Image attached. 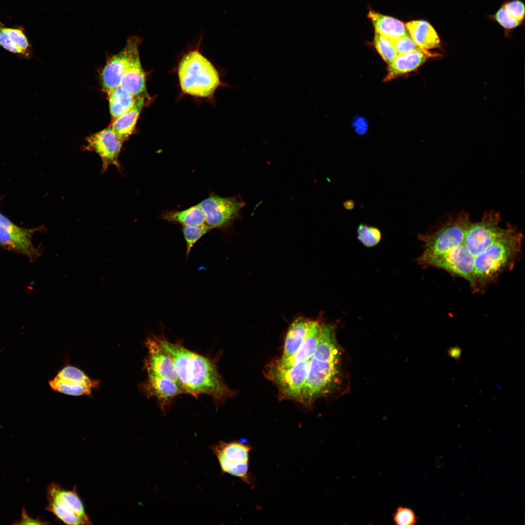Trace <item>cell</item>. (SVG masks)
Here are the masks:
<instances>
[{"mask_svg":"<svg viewBox=\"0 0 525 525\" xmlns=\"http://www.w3.org/2000/svg\"><path fill=\"white\" fill-rule=\"evenodd\" d=\"M120 87L137 98L147 95L145 74L140 61L139 52L129 63L122 77Z\"/></svg>","mask_w":525,"mask_h":525,"instance_id":"18","label":"cell"},{"mask_svg":"<svg viewBox=\"0 0 525 525\" xmlns=\"http://www.w3.org/2000/svg\"><path fill=\"white\" fill-rule=\"evenodd\" d=\"M471 222L469 214L461 211L455 217L449 218L436 229L419 233L418 238L423 243V251L416 259L417 263L421 266L426 261L460 245Z\"/></svg>","mask_w":525,"mask_h":525,"instance_id":"5","label":"cell"},{"mask_svg":"<svg viewBox=\"0 0 525 525\" xmlns=\"http://www.w3.org/2000/svg\"><path fill=\"white\" fill-rule=\"evenodd\" d=\"M391 41L398 54L422 49L414 42L409 34Z\"/></svg>","mask_w":525,"mask_h":525,"instance_id":"31","label":"cell"},{"mask_svg":"<svg viewBox=\"0 0 525 525\" xmlns=\"http://www.w3.org/2000/svg\"><path fill=\"white\" fill-rule=\"evenodd\" d=\"M507 227L501 237L474 259L470 284L472 293L485 291L503 273L511 270L521 257L524 235L513 225L507 223Z\"/></svg>","mask_w":525,"mask_h":525,"instance_id":"3","label":"cell"},{"mask_svg":"<svg viewBox=\"0 0 525 525\" xmlns=\"http://www.w3.org/2000/svg\"><path fill=\"white\" fill-rule=\"evenodd\" d=\"M509 16L516 20L521 21L525 15L524 3L520 0H514L506 3L504 6Z\"/></svg>","mask_w":525,"mask_h":525,"instance_id":"34","label":"cell"},{"mask_svg":"<svg viewBox=\"0 0 525 525\" xmlns=\"http://www.w3.org/2000/svg\"><path fill=\"white\" fill-rule=\"evenodd\" d=\"M36 229L19 227L0 213V244L9 249L33 258L38 252L32 243V236Z\"/></svg>","mask_w":525,"mask_h":525,"instance_id":"14","label":"cell"},{"mask_svg":"<svg viewBox=\"0 0 525 525\" xmlns=\"http://www.w3.org/2000/svg\"><path fill=\"white\" fill-rule=\"evenodd\" d=\"M501 221L500 213L491 210L486 211L479 221L471 222L465 232L463 244L473 260L506 232L507 224L501 227Z\"/></svg>","mask_w":525,"mask_h":525,"instance_id":"6","label":"cell"},{"mask_svg":"<svg viewBox=\"0 0 525 525\" xmlns=\"http://www.w3.org/2000/svg\"><path fill=\"white\" fill-rule=\"evenodd\" d=\"M495 18L498 22L506 29H512L518 26L521 23L511 18L505 7L503 6L496 13Z\"/></svg>","mask_w":525,"mask_h":525,"instance_id":"33","label":"cell"},{"mask_svg":"<svg viewBox=\"0 0 525 525\" xmlns=\"http://www.w3.org/2000/svg\"><path fill=\"white\" fill-rule=\"evenodd\" d=\"M210 449L218 461L222 474H229L251 486H254L251 474L248 472L252 447L245 440L220 441L211 446Z\"/></svg>","mask_w":525,"mask_h":525,"instance_id":"7","label":"cell"},{"mask_svg":"<svg viewBox=\"0 0 525 525\" xmlns=\"http://www.w3.org/2000/svg\"><path fill=\"white\" fill-rule=\"evenodd\" d=\"M143 97H138L134 106L127 112L114 120L110 125L123 142L128 139L135 129L139 116L144 105Z\"/></svg>","mask_w":525,"mask_h":525,"instance_id":"22","label":"cell"},{"mask_svg":"<svg viewBox=\"0 0 525 525\" xmlns=\"http://www.w3.org/2000/svg\"><path fill=\"white\" fill-rule=\"evenodd\" d=\"M368 17L371 19L375 32L391 41L409 34L405 25L395 18L371 11L369 12Z\"/></svg>","mask_w":525,"mask_h":525,"instance_id":"21","label":"cell"},{"mask_svg":"<svg viewBox=\"0 0 525 525\" xmlns=\"http://www.w3.org/2000/svg\"><path fill=\"white\" fill-rule=\"evenodd\" d=\"M155 337L173 360L187 394L211 397L216 403L234 396L235 392L225 383L214 360L192 351L179 343L169 342L163 336Z\"/></svg>","mask_w":525,"mask_h":525,"instance_id":"1","label":"cell"},{"mask_svg":"<svg viewBox=\"0 0 525 525\" xmlns=\"http://www.w3.org/2000/svg\"><path fill=\"white\" fill-rule=\"evenodd\" d=\"M342 355L334 326L321 323L318 343L310 360L299 402L310 405L338 388L342 379Z\"/></svg>","mask_w":525,"mask_h":525,"instance_id":"2","label":"cell"},{"mask_svg":"<svg viewBox=\"0 0 525 525\" xmlns=\"http://www.w3.org/2000/svg\"><path fill=\"white\" fill-rule=\"evenodd\" d=\"M211 229L206 224L199 226L183 227L182 232L186 244L187 257H188L194 244Z\"/></svg>","mask_w":525,"mask_h":525,"instance_id":"29","label":"cell"},{"mask_svg":"<svg viewBox=\"0 0 525 525\" xmlns=\"http://www.w3.org/2000/svg\"><path fill=\"white\" fill-rule=\"evenodd\" d=\"M315 320L298 317L291 324L284 341L283 353L281 358H288L294 355L302 344Z\"/></svg>","mask_w":525,"mask_h":525,"instance_id":"19","label":"cell"},{"mask_svg":"<svg viewBox=\"0 0 525 525\" xmlns=\"http://www.w3.org/2000/svg\"><path fill=\"white\" fill-rule=\"evenodd\" d=\"M161 218L170 222L179 223L183 227L199 226L205 224L204 213L198 204L181 211H168Z\"/></svg>","mask_w":525,"mask_h":525,"instance_id":"24","label":"cell"},{"mask_svg":"<svg viewBox=\"0 0 525 525\" xmlns=\"http://www.w3.org/2000/svg\"><path fill=\"white\" fill-rule=\"evenodd\" d=\"M86 141L87 144L83 149L94 152L100 157L102 162V173L110 165H114L119 171H121L119 156L123 142L111 126L88 137Z\"/></svg>","mask_w":525,"mask_h":525,"instance_id":"12","label":"cell"},{"mask_svg":"<svg viewBox=\"0 0 525 525\" xmlns=\"http://www.w3.org/2000/svg\"><path fill=\"white\" fill-rule=\"evenodd\" d=\"M143 395L154 397L158 401L160 408L164 411L171 402L178 395L184 393L175 383L159 376L147 375V378L139 385Z\"/></svg>","mask_w":525,"mask_h":525,"instance_id":"15","label":"cell"},{"mask_svg":"<svg viewBox=\"0 0 525 525\" xmlns=\"http://www.w3.org/2000/svg\"><path fill=\"white\" fill-rule=\"evenodd\" d=\"M357 233L358 240L368 247L376 245L381 240L380 230L373 226L360 224L357 227Z\"/></svg>","mask_w":525,"mask_h":525,"instance_id":"27","label":"cell"},{"mask_svg":"<svg viewBox=\"0 0 525 525\" xmlns=\"http://www.w3.org/2000/svg\"><path fill=\"white\" fill-rule=\"evenodd\" d=\"M147 355L144 361V368L147 375H153L170 380L186 393L178 377L175 364L170 356L163 350L155 336L148 337L144 343Z\"/></svg>","mask_w":525,"mask_h":525,"instance_id":"13","label":"cell"},{"mask_svg":"<svg viewBox=\"0 0 525 525\" xmlns=\"http://www.w3.org/2000/svg\"><path fill=\"white\" fill-rule=\"evenodd\" d=\"M438 54L422 49L408 53L398 54L389 64L385 81H389L397 76L410 72L419 67L429 57Z\"/></svg>","mask_w":525,"mask_h":525,"instance_id":"16","label":"cell"},{"mask_svg":"<svg viewBox=\"0 0 525 525\" xmlns=\"http://www.w3.org/2000/svg\"><path fill=\"white\" fill-rule=\"evenodd\" d=\"M405 26L413 40L420 48L427 50L439 46L438 35L428 22L413 20L406 23Z\"/></svg>","mask_w":525,"mask_h":525,"instance_id":"20","label":"cell"},{"mask_svg":"<svg viewBox=\"0 0 525 525\" xmlns=\"http://www.w3.org/2000/svg\"><path fill=\"white\" fill-rule=\"evenodd\" d=\"M0 45L6 50L16 53H23L12 41L4 29L0 26Z\"/></svg>","mask_w":525,"mask_h":525,"instance_id":"35","label":"cell"},{"mask_svg":"<svg viewBox=\"0 0 525 525\" xmlns=\"http://www.w3.org/2000/svg\"><path fill=\"white\" fill-rule=\"evenodd\" d=\"M310 360L298 363L287 369L278 368L271 365L267 369V377L276 384L283 397L300 402Z\"/></svg>","mask_w":525,"mask_h":525,"instance_id":"9","label":"cell"},{"mask_svg":"<svg viewBox=\"0 0 525 525\" xmlns=\"http://www.w3.org/2000/svg\"><path fill=\"white\" fill-rule=\"evenodd\" d=\"M393 521L397 525H412L417 523L418 518L411 508L398 507L392 515Z\"/></svg>","mask_w":525,"mask_h":525,"instance_id":"30","label":"cell"},{"mask_svg":"<svg viewBox=\"0 0 525 525\" xmlns=\"http://www.w3.org/2000/svg\"><path fill=\"white\" fill-rule=\"evenodd\" d=\"M4 29L13 43L24 53L29 48V43L23 32L18 29L4 27Z\"/></svg>","mask_w":525,"mask_h":525,"instance_id":"32","label":"cell"},{"mask_svg":"<svg viewBox=\"0 0 525 525\" xmlns=\"http://www.w3.org/2000/svg\"><path fill=\"white\" fill-rule=\"evenodd\" d=\"M178 74L182 90L192 96L210 97L220 84L217 71L198 51L190 52L182 57Z\"/></svg>","mask_w":525,"mask_h":525,"instance_id":"4","label":"cell"},{"mask_svg":"<svg viewBox=\"0 0 525 525\" xmlns=\"http://www.w3.org/2000/svg\"><path fill=\"white\" fill-rule=\"evenodd\" d=\"M321 322L315 320L305 340L298 351L291 357L280 358L272 365L280 369H287L294 365L309 359L313 356L318 341Z\"/></svg>","mask_w":525,"mask_h":525,"instance_id":"17","label":"cell"},{"mask_svg":"<svg viewBox=\"0 0 525 525\" xmlns=\"http://www.w3.org/2000/svg\"><path fill=\"white\" fill-rule=\"evenodd\" d=\"M106 92L110 113L113 120L129 110L135 105L138 98L126 92L120 87Z\"/></svg>","mask_w":525,"mask_h":525,"instance_id":"25","label":"cell"},{"mask_svg":"<svg viewBox=\"0 0 525 525\" xmlns=\"http://www.w3.org/2000/svg\"><path fill=\"white\" fill-rule=\"evenodd\" d=\"M99 380L89 377L81 369L66 365L49 381L55 391L73 396L90 395L100 385Z\"/></svg>","mask_w":525,"mask_h":525,"instance_id":"10","label":"cell"},{"mask_svg":"<svg viewBox=\"0 0 525 525\" xmlns=\"http://www.w3.org/2000/svg\"><path fill=\"white\" fill-rule=\"evenodd\" d=\"M48 496L55 497L63 502L83 519L86 525L91 524L75 488L72 490H67L62 489L58 485L52 484L48 488Z\"/></svg>","mask_w":525,"mask_h":525,"instance_id":"23","label":"cell"},{"mask_svg":"<svg viewBox=\"0 0 525 525\" xmlns=\"http://www.w3.org/2000/svg\"><path fill=\"white\" fill-rule=\"evenodd\" d=\"M48 509L63 522L69 525H86L84 521L61 500L48 496Z\"/></svg>","mask_w":525,"mask_h":525,"instance_id":"26","label":"cell"},{"mask_svg":"<svg viewBox=\"0 0 525 525\" xmlns=\"http://www.w3.org/2000/svg\"><path fill=\"white\" fill-rule=\"evenodd\" d=\"M374 45L383 60L389 64L398 55L392 41L375 32Z\"/></svg>","mask_w":525,"mask_h":525,"instance_id":"28","label":"cell"},{"mask_svg":"<svg viewBox=\"0 0 525 525\" xmlns=\"http://www.w3.org/2000/svg\"><path fill=\"white\" fill-rule=\"evenodd\" d=\"M38 521L33 520L30 517H27L25 516H23L21 522V524H40L42 523H40Z\"/></svg>","mask_w":525,"mask_h":525,"instance_id":"37","label":"cell"},{"mask_svg":"<svg viewBox=\"0 0 525 525\" xmlns=\"http://www.w3.org/2000/svg\"><path fill=\"white\" fill-rule=\"evenodd\" d=\"M448 353L452 358L458 359L461 355V350L458 347H454L448 350Z\"/></svg>","mask_w":525,"mask_h":525,"instance_id":"36","label":"cell"},{"mask_svg":"<svg viewBox=\"0 0 525 525\" xmlns=\"http://www.w3.org/2000/svg\"><path fill=\"white\" fill-rule=\"evenodd\" d=\"M245 205L241 198L222 197L215 194H211L198 204L204 213L205 224L211 229L229 226L240 217Z\"/></svg>","mask_w":525,"mask_h":525,"instance_id":"8","label":"cell"},{"mask_svg":"<svg viewBox=\"0 0 525 525\" xmlns=\"http://www.w3.org/2000/svg\"><path fill=\"white\" fill-rule=\"evenodd\" d=\"M142 38L138 35L127 37L124 47L107 60L101 72L104 89L107 92L119 87L122 77L131 60L139 52Z\"/></svg>","mask_w":525,"mask_h":525,"instance_id":"11","label":"cell"}]
</instances>
